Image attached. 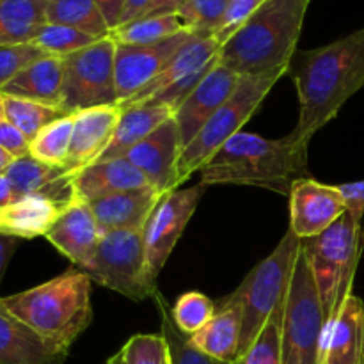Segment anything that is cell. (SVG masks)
Instances as JSON below:
<instances>
[{
  "label": "cell",
  "mask_w": 364,
  "mask_h": 364,
  "mask_svg": "<svg viewBox=\"0 0 364 364\" xmlns=\"http://www.w3.org/2000/svg\"><path fill=\"white\" fill-rule=\"evenodd\" d=\"M220 46L223 45L213 36L194 34L151 84L119 107L130 109L137 105H166L176 112L185 98L215 66Z\"/></svg>",
  "instance_id": "8fae6325"
},
{
  "label": "cell",
  "mask_w": 364,
  "mask_h": 364,
  "mask_svg": "<svg viewBox=\"0 0 364 364\" xmlns=\"http://www.w3.org/2000/svg\"><path fill=\"white\" fill-rule=\"evenodd\" d=\"M149 187L144 174L127 159L98 160L73 174L75 199L92 203L117 192Z\"/></svg>",
  "instance_id": "44dd1931"
},
{
  "label": "cell",
  "mask_w": 364,
  "mask_h": 364,
  "mask_svg": "<svg viewBox=\"0 0 364 364\" xmlns=\"http://www.w3.org/2000/svg\"><path fill=\"white\" fill-rule=\"evenodd\" d=\"M105 364H114V359H112V358H110V359H109V361H107Z\"/></svg>",
  "instance_id": "816d5d0a"
},
{
  "label": "cell",
  "mask_w": 364,
  "mask_h": 364,
  "mask_svg": "<svg viewBox=\"0 0 364 364\" xmlns=\"http://www.w3.org/2000/svg\"><path fill=\"white\" fill-rule=\"evenodd\" d=\"M48 23L66 25L92 38H109L110 28L95 0H48Z\"/></svg>",
  "instance_id": "f1b7e54d"
},
{
  "label": "cell",
  "mask_w": 364,
  "mask_h": 364,
  "mask_svg": "<svg viewBox=\"0 0 364 364\" xmlns=\"http://www.w3.org/2000/svg\"><path fill=\"white\" fill-rule=\"evenodd\" d=\"M123 364H173L164 334H135L119 352Z\"/></svg>",
  "instance_id": "74e56055"
},
{
  "label": "cell",
  "mask_w": 364,
  "mask_h": 364,
  "mask_svg": "<svg viewBox=\"0 0 364 364\" xmlns=\"http://www.w3.org/2000/svg\"><path fill=\"white\" fill-rule=\"evenodd\" d=\"M185 0H153L151 6L148 7L144 16H153V14H166V13H176L178 7L183 4Z\"/></svg>",
  "instance_id": "bcb514c9"
},
{
  "label": "cell",
  "mask_w": 364,
  "mask_h": 364,
  "mask_svg": "<svg viewBox=\"0 0 364 364\" xmlns=\"http://www.w3.org/2000/svg\"><path fill=\"white\" fill-rule=\"evenodd\" d=\"M363 247V220L355 219L350 212H345L318 237L302 240V251L315 277L326 326L333 322L352 294Z\"/></svg>",
  "instance_id": "5b68a950"
},
{
  "label": "cell",
  "mask_w": 364,
  "mask_h": 364,
  "mask_svg": "<svg viewBox=\"0 0 364 364\" xmlns=\"http://www.w3.org/2000/svg\"><path fill=\"white\" fill-rule=\"evenodd\" d=\"M114 60L116 41L110 36L64 57L60 109L75 114L92 107L117 105Z\"/></svg>",
  "instance_id": "30bf717a"
},
{
  "label": "cell",
  "mask_w": 364,
  "mask_h": 364,
  "mask_svg": "<svg viewBox=\"0 0 364 364\" xmlns=\"http://www.w3.org/2000/svg\"><path fill=\"white\" fill-rule=\"evenodd\" d=\"M13 156L9 155V153L6 151V149H2L0 148V174H6V171H7V167L11 166V164H13Z\"/></svg>",
  "instance_id": "c3c4849f"
},
{
  "label": "cell",
  "mask_w": 364,
  "mask_h": 364,
  "mask_svg": "<svg viewBox=\"0 0 364 364\" xmlns=\"http://www.w3.org/2000/svg\"><path fill=\"white\" fill-rule=\"evenodd\" d=\"M43 55H48L32 43H23V45H11L0 46V89L16 77L21 70L32 64L34 60L41 59Z\"/></svg>",
  "instance_id": "f35d334b"
},
{
  "label": "cell",
  "mask_w": 364,
  "mask_h": 364,
  "mask_svg": "<svg viewBox=\"0 0 364 364\" xmlns=\"http://www.w3.org/2000/svg\"><path fill=\"white\" fill-rule=\"evenodd\" d=\"M206 185L198 183L188 188H176L160 199L144 228L146 274L155 283L169 259L174 245L180 240L188 220L194 215Z\"/></svg>",
  "instance_id": "7c38bea8"
},
{
  "label": "cell",
  "mask_w": 364,
  "mask_h": 364,
  "mask_svg": "<svg viewBox=\"0 0 364 364\" xmlns=\"http://www.w3.org/2000/svg\"><path fill=\"white\" fill-rule=\"evenodd\" d=\"M160 196L155 188H134L117 192L107 198L89 203L96 217L102 233L107 231H144L153 210L160 203Z\"/></svg>",
  "instance_id": "ffe728a7"
},
{
  "label": "cell",
  "mask_w": 364,
  "mask_h": 364,
  "mask_svg": "<svg viewBox=\"0 0 364 364\" xmlns=\"http://www.w3.org/2000/svg\"><path fill=\"white\" fill-rule=\"evenodd\" d=\"M121 112L119 105H103L73 114V137L66 164L70 173H78L98 160L112 139Z\"/></svg>",
  "instance_id": "ac0fdd59"
},
{
  "label": "cell",
  "mask_w": 364,
  "mask_h": 364,
  "mask_svg": "<svg viewBox=\"0 0 364 364\" xmlns=\"http://www.w3.org/2000/svg\"><path fill=\"white\" fill-rule=\"evenodd\" d=\"M16 247H18V238L7 237V235L0 233V284H2L4 274H6L7 265H9Z\"/></svg>",
  "instance_id": "f6af8a7d"
},
{
  "label": "cell",
  "mask_w": 364,
  "mask_h": 364,
  "mask_svg": "<svg viewBox=\"0 0 364 364\" xmlns=\"http://www.w3.org/2000/svg\"><path fill=\"white\" fill-rule=\"evenodd\" d=\"M187 31V25L183 23L180 14L166 13L142 16L130 23L121 25L110 32V38L121 45H149V43H159Z\"/></svg>",
  "instance_id": "f546056e"
},
{
  "label": "cell",
  "mask_w": 364,
  "mask_h": 364,
  "mask_svg": "<svg viewBox=\"0 0 364 364\" xmlns=\"http://www.w3.org/2000/svg\"><path fill=\"white\" fill-rule=\"evenodd\" d=\"M0 304L46 341L70 352L92 320L91 277L70 269L31 290L0 297Z\"/></svg>",
  "instance_id": "277c9868"
},
{
  "label": "cell",
  "mask_w": 364,
  "mask_h": 364,
  "mask_svg": "<svg viewBox=\"0 0 364 364\" xmlns=\"http://www.w3.org/2000/svg\"><path fill=\"white\" fill-rule=\"evenodd\" d=\"M192 36L194 32L187 31L149 45L116 43L114 77H116L117 105L128 102L132 96L151 84Z\"/></svg>",
  "instance_id": "4fadbf2b"
},
{
  "label": "cell",
  "mask_w": 364,
  "mask_h": 364,
  "mask_svg": "<svg viewBox=\"0 0 364 364\" xmlns=\"http://www.w3.org/2000/svg\"><path fill=\"white\" fill-rule=\"evenodd\" d=\"M181 155V139L174 116L160 124L144 141L127 153V159L144 174L148 185L160 196L176 191L178 160Z\"/></svg>",
  "instance_id": "9a60e30c"
},
{
  "label": "cell",
  "mask_w": 364,
  "mask_h": 364,
  "mask_svg": "<svg viewBox=\"0 0 364 364\" xmlns=\"http://www.w3.org/2000/svg\"><path fill=\"white\" fill-rule=\"evenodd\" d=\"M341 196L345 199L347 212H350L355 219H361L364 215V180L352 181V183L338 185Z\"/></svg>",
  "instance_id": "b9f144b4"
},
{
  "label": "cell",
  "mask_w": 364,
  "mask_h": 364,
  "mask_svg": "<svg viewBox=\"0 0 364 364\" xmlns=\"http://www.w3.org/2000/svg\"><path fill=\"white\" fill-rule=\"evenodd\" d=\"M151 2L153 0H124L123 13H121L119 25H117V27H121V25H127V23H130V21H135V20H139V18L144 16L146 11H148V7L151 6Z\"/></svg>",
  "instance_id": "ee69618b"
},
{
  "label": "cell",
  "mask_w": 364,
  "mask_h": 364,
  "mask_svg": "<svg viewBox=\"0 0 364 364\" xmlns=\"http://www.w3.org/2000/svg\"><path fill=\"white\" fill-rule=\"evenodd\" d=\"M2 91H0V114H2Z\"/></svg>",
  "instance_id": "f907efd6"
},
{
  "label": "cell",
  "mask_w": 364,
  "mask_h": 364,
  "mask_svg": "<svg viewBox=\"0 0 364 364\" xmlns=\"http://www.w3.org/2000/svg\"><path fill=\"white\" fill-rule=\"evenodd\" d=\"M308 148L294 134L283 139L238 132L199 169L203 185H255L290 196L297 180L309 178Z\"/></svg>",
  "instance_id": "7a4b0ae2"
},
{
  "label": "cell",
  "mask_w": 364,
  "mask_h": 364,
  "mask_svg": "<svg viewBox=\"0 0 364 364\" xmlns=\"http://www.w3.org/2000/svg\"><path fill=\"white\" fill-rule=\"evenodd\" d=\"M288 73L299 95V123L291 134L309 146L364 85V27L320 48L295 52Z\"/></svg>",
  "instance_id": "6da1fadb"
},
{
  "label": "cell",
  "mask_w": 364,
  "mask_h": 364,
  "mask_svg": "<svg viewBox=\"0 0 364 364\" xmlns=\"http://www.w3.org/2000/svg\"><path fill=\"white\" fill-rule=\"evenodd\" d=\"M48 0H0V46L31 43L46 23Z\"/></svg>",
  "instance_id": "83f0119b"
},
{
  "label": "cell",
  "mask_w": 364,
  "mask_h": 364,
  "mask_svg": "<svg viewBox=\"0 0 364 364\" xmlns=\"http://www.w3.org/2000/svg\"><path fill=\"white\" fill-rule=\"evenodd\" d=\"M240 82V75L230 68L215 63V66L205 75L198 87L185 98V102L174 112L181 139V149L192 142V139L201 132L206 121L231 98Z\"/></svg>",
  "instance_id": "2e32d148"
},
{
  "label": "cell",
  "mask_w": 364,
  "mask_h": 364,
  "mask_svg": "<svg viewBox=\"0 0 364 364\" xmlns=\"http://www.w3.org/2000/svg\"><path fill=\"white\" fill-rule=\"evenodd\" d=\"M64 59L55 55H43L28 64L14 78H11L0 91L4 95L34 100L45 105L60 107L63 98Z\"/></svg>",
  "instance_id": "484cf974"
},
{
  "label": "cell",
  "mask_w": 364,
  "mask_h": 364,
  "mask_svg": "<svg viewBox=\"0 0 364 364\" xmlns=\"http://www.w3.org/2000/svg\"><path fill=\"white\" fill-rule=\"evenodd\" d=\"M6 176L13 185L16 198L34 194L46 196L63 206L75 201L73 173L66 167L48 166L27 155L14 159L7 167Z\"/></svg>",
  "instance_id": "603a6c76"
},
{
  "label": "cell",
  "mask_w": 364,
  "mask_h": 364,
  "mask_svg": "<svg viewBox=\"0 0 364 364\" xmlns=\"http://www.w3.org/2000/svg\"><path fill=\"white\" fill-rule=\"evenodd\" d=\"M290 230L301 240L318 237L345 212V199L338 185H326L315 178H302L290 191Z\"/></svg>",
  "instance_id": "5bb4252c"
},
{
  "label": "cell",
  "mask_w": 364,
  "mask_h": 364,
  "mask_svg": "<svg viewBox=\"0 0 364 364\" xmlns=\"http://www.w3.org/2000/svg\"><path fill=\"white\" fill-rule=\"evenodd\" d=\"M28 144L31 141L0 114V148L6 149L13 159H21L28 155Z\"/></svg>",
  "instance_id": "60d3db41"
},
{
  "label": "cell",
  "mask_w": 364,
  "mask_h": 364,
  "mask_svg": "<svg viewBox=\"0 0 364 364\" xmlns=\"http://www.w3.org/2000/svg\"><path fill=\"white\" fill-rule=\"evenodd\" d=\"M4 95V92H2ZM2 116L9 119L28 141L36 137L46 124L59 117L68 116L60 107L45 105L34 100L20 98V96H2Z\"/></svg>",
  "instance_id": "4dcf8cb0"
},
{
  "label": "cell",
  "mask_w": 364,
  "mask_h": 364,
  "mask_svg": "<svg viewBox=\"0 0 364 364\" xmlns=\"http://www.w3.org/2000/svg\"><path fill=\"white\" fill-rule=\"evenodd\" d=\"M119 121L114 130L109 146L103 149L98 160H112L127 156L134 146L144 141L151 132H155L160 124L174 116V110L166 105H137L130 109H121ZM96 160V162H98Z\"/></svg>",
  "instance_id": "4316f807"
},
{
  "label": "cell",
  "mask_w": 364,
  "mask_h": 364,
  "mask_svg": "<svg viewBox=\"0 0 364 364\" xmlns=\"http://www.w3.org/2000/svg\"><path fill=\"white\" fill-rule=\"evenodd\" d=\"M96 41H98V38H92L85 32L77 31V28L46 21L31 43L45 53H48V55L63 57L64 59L70 53L78 52V50L85 48V46L92 45Z\"/></svg>",
  "instance_id": "d6a6232c"
},
{
  "label": "cell",
  "mask_w": 364,
  "mask_h": 364,
  "mask_svg": "<svg viewBox=\"0 0 364 364\" xmlns=\"http://www.w3.org/2000/svg\"><path fill=\"white\" fill-rule=\"evenodd\" d=\"M283 75H255L240 77L237 89L231 98L206 121L198 135L188 146L181 149L178 160V180L187 181L194 173H199L203 166L233 137L242 132V127L251 119L252 114L263 102L270 89Z\"/></svg>",
  "instance_id": "52a82bcc"
},
{
  "label": "cell",
  "mask_w": 364,
  "mask_h": 364,
  "mask_svg": "<svg viewBox=\"0 0 364 364\" xmlns=\"http://www.w3.org/2000/svg\"><path fill=\"white\" fill-rule=\"evenodd\" d=\"M320 364H364V302L350 294L323 331Z\"/></svg>",
  "instance_id": "d6986e66"
},
{
  "label": "cell",
  "mask_w": 364,
  "mask_h": 364,
  "mask_svg": "<svg viewBox=\"0 0 364 364\" xmlns=\"http://www.w3.org/2000/svg\"><path fill=\"white\" fill-rule=\"evenodd\" d=\"M301 247V238L294 231L288 230L272 255L258 263L245 277L244 283L226 297L228 301L238 306L242 315L238 359L249 350V347L255 343L258 334L265 327L267 320L287 299Z\"/></svg>",
  "instance_id": "8992f818"
},
{
  "label": "cell",
  "mask_w": 364,
  "mask_h": 364,
  "mask_svg": "<svg viewBox=\"0 0 364 364\" xmlns=\"http://www.w3.org/2000/svg\"><path fill=\"white\" fill-rule=\"evenodd\" d=\"M217 313L215 304L201 291H187L180 295L171 308V318L174 326L187 336L198 333Z\"/></svg>",
  "instance_id": "e575fe53"
},
{
  "label": "cell",
  "mask_w": 364,
  "mask_h": 364,
  "mask_svg": "<svg viewBox=\"0 0 364 364\" xmlns=\"http://www.w3.org/2000/svg\"><path fill=\"white\" fill-rule=\"evenodd\" d=\"M265 0H230L226 13L223 16V21L217 27V31L213 32V38L220 45H224L259 9V6Z\"/></svg>",
  "instance_id": "ab89813d"
},
{
  "label": "cell",
  "mask_w": 364,
  "mask_h": 364,
  "mask_svg": "<svg viewBox=\"0 0 364 364\" xmlns=\"http://www.w3.org/2000/svg\"><path fill=\"white\" fill-rule=\"evenodd\" d=\"M284 302L287 299L277 306L255 343L235 364H281V331H283Z\"/></svg>",
  "instance_id": "836d02e7"
},
{
  "label": "cell",
  "mask_w": 364,
  "mask_h": 364,
  "mask_svg": "<svg viewBox=\"0 0 364 364\" xmlns=\"http://www.w3.org/2000/svg\"><path fill=\"white\" fill-rule=\"evenodd\" d=\"M230 0H185L176 13L194 34L213 36L223 21Z\"/></svg>",
  "instance_id": "8d00e7d4"
},
{
  "label": "cell",
  "mask_w": 364,
  "mask_h": 364,
  "mask_svg": "<svg viewBox=\"0 0 364 364\" xmlns=\"http://www.w3.org/2000/svg\"><path fill=\"white\" fill-rule=\"evenodd\" d=\"M323 331L322 302L311 267L301 247L284 302L281 364H320Z\"/></svg>",
  "instance_id": "ba28073f"
},
{
  "label": "cell",
  "mask_w": 364,
  "mask_h": 364,
  "mask_svg": "<svg viewBox=\"0 0 364 364\" xmlns=\"http://www.w3.org/2000/svg\"><path fill=\"white\" fill-rule=\"evenodd\" d=\"M153 299H155L156 306H159L160 318H162V334L166 336L167 343H169L171 355H173V364H233L208 358V355L196 350V348L188 343L187 334H183L176 326H174L173 318H171V309L167 308V302L164 301L162 295L156 291Z\"/></svg>",
  "instance_id": "d590c367"
},
{
  "label": "cell",
  "mask_w": 364,
  "mask_h": 364,
  "mask_svg": "<svg viewBox=\"0 0 364 364\" xmlns=\"http://www.w3.org/2000/svg\"><path fill=\"white\" fill-rule=\"evenodd\" d=\"M14 199H16V194H14V188L11 185L9 178L6 174H0V208L9 205Z\"/></svg>",
  "instance_id": "7dc6e473"
},
{
  "label": "cell",
  "mask_w": 364,
  "mask_h": 364,
  "mask_svg": "<svg viewBox=\"0 0 364 364\" xmlns=\"http://www.w3.org/2000/svg\"><path fill=\"white\" fill-rule=\"evenodd\" d=\"M114 364H123V361H121V355L117 354V355H114Z\"/></svg>",
  "instance_id": "681fc988"
},
{
  "label": "cell",
  "mask_w": 364,
  "mask_h": 364,
  "mask_svg": "<svg viewBox=\"0 0 364 364\" xmlns=\"http://www.w3.org/2000/svg\"><path fill=\"white\" fill-rule=\"evenodd\" d=\"M73 114H68L46 124L28 144V155L48 166L66 167L73 137Z\"/></svg>",
  "instance_id": "1f68e13d"
},
{
  "label": "cell",
  "mask_w": 364,
  "mask_h": 364,
  "mask_svg": "<svg viewBox=\"0 0 364 364\" xmlns=\"http://www.w3.org/2000/svg\"><path fill=\"white\" fill-rule=\"evenodd\" d=\"M311 0H265L220 46L219 64L240 77L288 73Z\"/></svg>",
  "instance_id": "3957f363"
},
{
  "label": "cell",
  "mask_w": 364,
  "mask_h": 364,
  "mask_svg": "<svg viewBox=\"0 0 364 364\" xmlns=\"http://www.w3.org/2000/svg\"><path fill=\"white\" fill-rule=\"evenodd\" d=\"M102 235L89 203L75 199L60 212L59 219L50 228L45 238L77 269H80L95 255Z\"/></svg>",
  "instance_id": "e0dca14e"
},
{
  "label": "cell",
  "mask_w": 364,
  "mask_h": 364,
  "mask_svg": "<svg viewBox=\"0 0 364 364\" xmlns=\"http://www.w3.org/2000/svg\"><path fill=\"white\" fill-rule=\"evenodd\" d=\"M64 208L46 196H21L0 208V233L18 240L45 237Z\"/></svg>",
  "instance_id": "cb8c5ba5"
},
{
  "label": "cell",
  "mask_w": 364,
  "mask_h": 364,
  "mask_svg": "<svg viewBox=\"0 0 364 364\" xmlns=\"http://www.w3.org/2000/svg\"><path fill=\"white\" fill-rule=\"evenodd\" d=\"M68 352L46 341L0 304V364H63Z\"/></svg>",
  "instance_id": "7402d4cb"
},
{
  "label": "cell",
  "mask_w": 364,
  "mask_h": 364,
  "mask_svg": "<svg viewBox=\"0 0 364 364\" xmlns=\"http://www.w3.org/2000/svg\"><path fill=\"white\" fill-rule=\"evenodd\" d=\"M240 309L228 299H223L213 318L198 333L188 336V343L208 358L235 364L240 354Z\"/></svg>",
  "instance_id": "d4e9b609"
},
{
  "label": "cell",
  "mask_w": 364,
  "mask_h": 364,
  "mask_svg": "<svg viewBox=\"0 0 364 364\" xmlns=\"http://www.w3.org/2000/svg\"><path fill=\"white\" fill-rule=\"evenodd\" d=\"M82 272L109 290L132 301L155 297L156 284L146 274L144 233L142 231H107L102 235L95 255Z\"/></svg>",
  "instance_id": "9c48e42d"
},
{
  "label": "cell",
  "mask_w": 364,
  "mask_h": 364,
  "mask_svg": "<svg viewBox=\"0 0 364 364\" xmlns=\"http://www.w3.org/2000/svg\"><path fill=\"white\" fill-rule=\"evenodd\" d=\"M96 6L102 11L103 18H105L107 25H109L110 32L119 25L121 13H123L124 0H95Z\"/></svg>",
  "instance_id": "7bdbcfd3"
}]
</instances>
